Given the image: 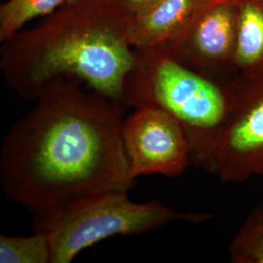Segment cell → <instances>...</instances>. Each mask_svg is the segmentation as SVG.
I'll return each mask as SVG.
<instances>
[{"instance_id":"6da1fadb","label":"cell","mask_w":263,"mask_h":263,"mask_svg":"<svg viewBox=\"0 0 263 263\" xmlns=\"http://www.w3.org/2000/svg\"><path fill=\"white\" fill-rule=\"evenodd\" d=\"M68 77L49 82L3 139L1 186L32 215L31 226L134 186L122 136L128 107Z\"/></svg>"},{"instance_id":"7a4b0ae2","label":"cell","mask_w":263,"mask_h":263,"mask_svg":"<svg viewBox=\"0 0 263 263\" xmlns=\"http://www.w3.org/2000/svg\"><path fill=\"white\" fill-rule=\"evenodd\" d=\"M131 20L114 0L65 3L34 28L2 42L4 81L22 99L34 101L49 82L76 78L124 105L126 79L135 62Z\"/></svg>"},{"instance_id":"3957f363","label":"cell","mask_w":263,"mask_h":263,"mask_svg":"<svg viewBox=\"0 0 263 263\" xmlns=\"http://www.w3.org/2000/svg\"><path fill=\"white\" fill-rule=\"evenodd\" d=\"M124 105L169 113L187 138L192 166L216 175V144L231 109L227 83L183 65L161 45L135 50Z\"/></svg>"},{"instance_id":"277c9868","label":"cell","mask_w":263,"mask_h":263,"mask_svg":"<svg viewBox=\"0 0 263 263\" xmlns=\"http://www.w3.org/2000/svg\"><path fill=\"white\" fill-rule=\"evenodd\" d=\"M128 193H105L32 226L49 236L52 263L71 262L85 249L114 236L140 235L176 220L201 223L213 217L210 213L178 212L159 201L135 203Z\"/></svg>"},{"instance_id":"5b68a950","label":"cell","mask_w":263,"mask_h":263,"mask_svg":"<svg viewBox=\"0 0 263 263\" xmlns=\"http://www.w3.org/2000/svg\"><path fill=\"white\" fill-rule=\"evenodd\" d=\"M227 85L231 109L216 144V175L241 183L263 176V72L238 74Z\"/></svg>"},{"instance_id":"8992f818","label":"cell","mask_w":263,"mask_h":263,"mask_svg":"<svg viewBox=\"0 0 263 263\" xmlns=\"http://www.w3.org/2000/svg\"><path fill=\"white\" fill-rule=\"evenodd\" d=\"M237 41L236 0H201L177 35L161 46L183 65L222 82V76L236 71Z\"/></svg>"},{"instance_id":"52a82bcc","label":"cell","mask_w":263,"mask_h":263,"mask_svg":"<svg viewBox=\"0 0 263 263\" xmlns=\"http://www.w3.org/2000/svg\"><path fill=\"white\" fill-rule=\"evenodd\" d=\"M125 118L122 136L133 179L143 175L178 177L192 166L187 138L165 110L142 106Z\"/></svg>"},{"instance_id":"ba28073f","label":"cell","mask_w":263,"mask_h":263,"mask_svg":"<svg viewBox=\"0 0 263 263\" xmlns=\"http://www.w3.org/2000/svg\"><path fill=\"white\" fill-rule=\"evenodd\" d=\"M201 0H157L132 16L129 41L135 50L156 47L177 35Z\"/></svg>"},{"instance_id":"9c48e42d","label":"cell","mask_w":263,"mask_h":263,"mask_svg":"<svg viewBox=\"0 0 263 263\" xmlns=\"http://www.w3.org/2000/svg\"><path fill=\"white\" fill-rule=\"evenodd\" d=\"M238 41L236 71L240 76L263 72V0H236Z\"/></svg>"},{"instance_id":"30bf717a","label":"cell","mask_w":263,"mask_h":263,"mask_svg":"<svg viewBox=\"0 0 263 263\" xmlns=\"http://www.w3.org/2000/svg\"><path fill=\"white\" fill-rule=\"evenodd\" d=\"M232 263H263V203L254 208L228 246Z\"/></svg>"},{"instance_id":"8fae6325","label":"cell","mask_w":263,"mask_h":263,"mask_svg":"<svg viewBox=\"0 0 263 263\" xmlns=\"http://www.w3.org/2000/svg\"><path fill=\"white\" fill-rule=\"evenodd\" d=\"M66 0H7L0 6V41L4 42L37 17H46Z\"/></svg>"},{"instance_id":"7c38bea8","label":"cell","mask_w":263,"mask_h":263,"mask_svg":"<svg viewBox=\"0 0 263 263\" xmlns=\"http://www.w3.org/2000/svg\"><path fill=\"white\" fill-rule=\"evenodd\" d=\"M0 262L52 263V247L46 232L31 236L0 235Z\"/></svg>"},{"instance_id":"4fadbf2b","label":"cell","mask_w":263,"mask_h":263,"mask_svg":"<svg viewBox=\"0 0 263 263\" xmlns=\"http://www.w3.org/2000/svg\"><path fill=\"white\" fill-rule=\"evenodd\" d=\"M123 9L126 10L132 16L137 15L147 9L157 0H114Z\"/></svg>"},{"instance_id":"5bb4252c","label":"cell","mask_w":263,"mask_h":263,"mask_svg":"<svg viewBox=\"0 0 263 263\" xmlns=\"http://www.w3.org/2000/svg\"><path fill=\"white\" fill-rule=\"evenodd\" d=\"M74 1H77V0H66V3H71V2H74Z\"/></svg>"}]
</instances>
